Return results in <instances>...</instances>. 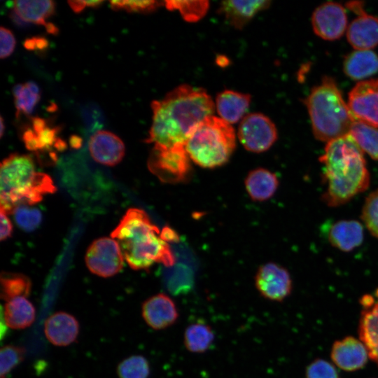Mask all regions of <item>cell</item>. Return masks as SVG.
<instances>
[{
    "mask_svg": "<svg viewBox=\"0 0 378 378\" xmlns=\"http://www.w3.org/2000/svg\"><path fill=\"white\" fill-rule=\"evenodd\" d=\"M152 124L146 142L155 147L186 146L194 128L213 115L215 103L204 90L181 85L151 103Z\"/></svg>",
    "mask_w": 378,
    "mask_h": 378,
    "instance_id": "obj_1",
    "label": "cell"
},
{
    "mask_svg": "<svg viewBox=\"0 0 378 378\" xmlns=\"http://www.w3.org/2000/svg\"><path fill=\"white\" fill-rule=\"evenodd\" d=\"M318 160L326 186L321 200L328 206L343 205L368 188L370 174L366 160L350 134L326 143Z\"/></svg>",
    "mask_w": 378,
    "mask_h": 378,
    "instance_id": "obj_2",
    "label": "cell"
},
{
    "mask_svg": "<svg viewBox=\"0 0 378 378\" xmlns=\"http://www.w3.org/2000/svg\"><path fill=\"white\" fill-rule=\"evenodd\" d=\"M111 237L117 241L124 259L133 270H146L155 263L168 267L174 263L168 242L143 209H129Z\"/></svg>",
    "mask_w": 378,
    "mask_h": 378,
    "instance_id": "obj_3",
    "label": "cell"
},
{
    "mask_svg": "<svg viewBox=\"0 0 378 378\" xmlns=\"http://www.w3.org/2000/svg\"><path fill=\"white\" fill-rule=\"evenodd\" d=\"M55 191L50 176L37 172L29 155L13 153L1 162L0 204L1 210L7 214L20 206L38 203Z\"/></svg>",
    "mask_w": 378,
    "mask_h": 378,
    "instance_id": "obj_4",
    "label": "cell"
},
{
    "mask_svg": "<svg viewBox=\"0 0 378 378\" xmlns=\"http://www.w3.org/2000/svg\"><path fill=\"white\" fill-rule=\"evenodd\" d=\"M303 102L316 139L328 143L349 134L356 118L332 78L325 76Z\"/></svg>",
    "mask_w": 378,
    "mask_h": 378,
    "instance_id": "obj_5",
    "label": "cell"
},
{
    "mask_svg": "<svg viewBox=\"0 0 378 378\" xmlns=\"http://www.w3.org/2000/svg\"><path fill=\"white\" fill-rule=\"evenodd\" d=\"M192 161L204 168H215L226 163L236 146V135L231 124L211 115L192 131L186 143Z\"/></svg>",
    "mask_w": 378,
    "mask_h": 378,
    "instance_id": "obj_6",
    "label": "cell"
},
{
    "mask_svg": "<svg viewBox=\"0 0 378 378\" xmlns=\"http://www.w3.org/2000/svg\"><path fill=\"white\" fill-rule=\"evenodd\" d=\"M148 167L152 174L167 183L186 182L190 179L192 171L190 158L185 146L172 148L153 146Z\"/></svg>",
    "mask_w": 378,
    "mask_h": 378,
    "instance_id": "obj_7",
    "label": "cell"
},
{
    "mask_svg": "<svg viewBox=\"0 0 378 378\" xmlns=\"http://www.w3.org/2000/svg\"><path fill=\"white\" fill-rule=\"evenodd\" d=\"M237 136L245 149L262 153L268 150L276 141L277 130L267 116L253 113L245 115L241 120Z\"/></svg>",
    "mask_w": 378,
    "mask_h": 378,
    "instance_id": "obj_8",
    "label": "cell"
},
{
    "mask_svg": "<svg viewBox=\"0 0 378 378\" xmlns=\"http://www.w3.org/2000/svg\"><path fill=\"white\" fill-rule=\"evenodd\" d=\"M85 260L92 274L104 278L120 272L124 265V257L118 243L108 237L94 240L86 251Z\"/></svg>",
    "mask_w": 378,
    "mask_h": 378,
    "instance_id": "obj_9",
    "label": "cell"
},
{
    "mask_svg": "<svg viewBox=\"0 0 378 378\" xmlns=\"http://www.w3.org/2000/svg\"><path fill=\"white\" fill-rule=\"evenodd\" d=\"M348 106L356 120L378 128V78L357 83L349 93Z\"/></svg>",
    "mask_w": 378,
    "mask_h": 378,
    "instance_id": "obj_10",
    "label": "cell"
},
{
    "mask_svg": "<svg viewBox=\"0 0 378 378\" xmlns=\"http://www.w3.org/2000/svg\"><path fill=\"white\" fill-rule=\"evenodd\" d=\"M255 285L262 297L276 302L286 299L290 294L293 287L288 270L274 262H267L258 268L255 276Z\"/></svg>",
    "mask_w": 378,
    "mask_h": 378,
    "instance_id": "obj_11",
    "label": "cell"
},
{
    "mask_svg": "<svg viewBox=\"0 0 378 378\" xmlns=\"http://www.w3.org/2000/svg\"><path fill=\"white\" fill-rule=\"evenodd\" d=\"M314 33L324 40L340 38L347 27V16L343 6L327 1L318 6L312 15Z\"/></svg>",
    "mask_w": 378,
    "mask_h": 378,
    "instance_id": "obj_12",
    "label": "cell"
},
{
    "mask_svg": "<svg viewBox=\"0 0 378 378\" xmlns=\"http://www.w3.org/2000/svg\"><path fill=\"white\" fill-rule=\"evenodd\" d=\"M141 316L150 328L160 330L172 326L176 322L178 312L171 298L164 293H158L143 302Z\"/></svg>",
    "mask_w": 378,
    "mask_h": 378,
    "instance_id": "obj_13",
    "label": "cell"
},
{
    "mask_svg": "<svg viewBox=\"0 0 378 378\" xmlns=\"http://www.w3.org/2000/svg\"><path fill=\"white\" fill-rule=\"evenodd\" d=\"M330 358L339 368L353 372L365 366L369 355L365 344L360 339L347 336L333 343Z\"/></svg>",
    "mask_w": 378,
    "mask_h": 378,
    "instance_id": "obj_14",
    "label": "cell"
},
{
    "mask_svg": "<svg viewBox=\"0 0 378 378\" xmlns=\"http://www.w3.org/2000/svg\"><path fill=\"white\" fill-rule=\"evenodd\" d=\"M88 148L94 161L107 166L118 164L125 152L122 139L107 130H99L94 133L90 138Z\"/></svg>",
    "mask_w": 378,
    "mask_h": 378,
    "instance_id": "obj_15",
    "label": "cell"
},
{
    "mask_svg": "<svg viewBox=\"0 0 378 378\" xmlns=\"http://www.w3.org/2000/svg\"><path fill=\"white\" fill-rule=\"evenodd\" d=\"M31 125V128L22 133V141L29 150L38 154L50 151L52 148L62 150L66 147L65 142L57 136L59 127L49 126L45 119L39 117L34 118Z\"/></svg>",
    "mask_w": 378,
    "mask_h": 378,
    "instance_id": "obj_16",
    "label": "cell"
},
{
    "mask_svg": "<svg viewBox=\"0 0 378 378\" xmlns=\"http://www.w3.org/2000/svg\"><path fill=\"white\" fill-rule=\"evenodd\" d=\"M80 325L72 314L59 311L49 316L44 323V333L50 343L66 346L76 341Z\"/></svg>",
    "mask_w": 378,
    "mask_h": 378,
    "instance_id": "obj_17",
    "label": "cell"
},
{
    "mask_svg": "<svg viewBox=\"0 0 378 378\" xmlns=\"http://www.w3.org/2000/svg\"><path fill=\"white\" fill-rule=\"evenodd\" d=\"M346 38L356 50H370L378 45V18L360 13L348 26Z\"/></svg>",
    "mask_w": 378,
    "mask_h": 378,
    "instance_id": "obj_18",
    "label": "cell"
},
{
    "mask_svg": "<svg viewBox=\"0 0 378 378\" xmlns=\"http://www.w3.org/2000/svg\"><path fill=\"white\" fill-rule=\"evenodd\" d=\"M327 239L333 247L343 252H350L363 243L364 228L356 220H340L330 225Z\"/></svg>",
    "mask_w": 378,
    "mask_h": 378,
    "instance_id": "obj_19",
    "label": "cell"
},
{
    "mask_svg": "<svg viewBox=\"0 0 378 378\" xmlns=\"http://www.w3.org/2000/svg\"><path fill=\"white\" fill-rule=\"evenodd\" d=\"M269 1H225L219 8L225 20L237 29L243 28L258 13L270 6Z\"/></svg>",
    "mask_w": 378,
    "mask_h": 378,
    "instance_id": "obj_20",
    "label": "cell"
},
{
    "mask_svg": "<svg viewBox=\"0 0 378 378\" xmlns=\"http://www.w3.org/2000/svg\"><path fill=\"white\" fill-rule=\"evenodd\" d=\"M250 102V94L233 90H224L216 96L215 108L220 118L230 124H233L243 119Z\"/></svg>",
    "mask_w": 378,
    "mask_h": 378,
    "instance_id": "obj_21",
    "label": "cell"
},
{
    "mask_svg": "<svg viewBox=\"0 0 378 378\" xmlns=\"http://www.w3.org/2000/svg\"><path fill=\"white\" fill-rule=\"evenodd\" d=\"M343 71L353 80L368 78L378 72V55L371 50L351 52L344 59Z\"/></svg>",
    "mask_w": 378,
    "mask_h": 378,
    "instance_id": "obj_22",
    "label": "cell"
},
{
    "mask_svg": "<svg viewBox=\"0 0 378 378\" xmlns=\"http://www.w3.org/2000/svg\"><path fill=\"white\" fill-rule=\"evenodd\" d=\"M247 193L257 202H262L271 198L279 186L276 175L265 168L251 170L244 181Z\"/></svg>",
    "mask_w": 378,
    "mask_h": 378,
    "instance_id": "obj_23",
    "label": "cell"
},
{
    "mask_svg": "<svg viewBox=\"0 0 378 378\" xmlns=\"http://www.w3.org/2000/svg\"><path fill=\"white\" fill-rule=\"evenodd\" d=\"M358 335L368 350L369 358L378 365V300L371 306L363 308Z\"/></svg>",
    "mask_w": 378,
    "mask_h": 378,
    "instance_id": "obj_24",
    "label": "cell"
},
{
    "mask_svg": "<svg viewBox=\"0 0 378 378\" xmlns=\"http://www.w3.org/2000/svg\"><path fill=\"white\" fill-rule=\"evenodd\" d=\"M13 14L18 20L29 23L44 25L55 10V4L49 0H18L13 2Z\"/></svg>",
    "mask_w": 378,
    "mask_h": 378,
    "instance_id": "obj_25",
    "label": "cell"
},
{
    "mask_svg": "<svg viewBox=\"0 0 378 378\" xmlns=\"http://www.w3.org/2000/svg\"><path fill=\"white\" fill-rule=\"evenodd\" d=\"M2 319L11 329L21 330L31 326L35 321L36 309L25 297L10 300L2 309Z\"/></svg>",
    "mask_w": 378,
    "mask_h": 378,
    "instance_id": "obj_26",
    "label": "cell"
},
{
    "mask_svg": "<svg viewBox=\"0 0 378 378\" xmlns=\"http://www.w3.org/2000/svg\"><path fill=\"white\" fill-rule=\"evenodd\" d=\"M215 335L211 328L202 321L189 325L184 332L183 342L188 351L201 354L212 345Z\"/></svg>",
    "mask_w": 378,
    "mask_h": 378,
    "instance_id": "obj_27",
    "label": "cell"
},
{
    "mask_svg": "<svg viewBox=\"0 0 378 378\" xmlns=\"http://www.w3.org/2000/svg\"><path fill=\"white\" fill-rule=\"evenodd\" d=\"M13 94L17 117L30 115L41 98L39 87L33 81L15 85Z\"/></svg>",
    "mask_w": 378,
    "mask_h": 378,
    "instance_id": "obj_28",
    "label": "cell"
},
{
    "mask_svg": "<svg viewBox=\"0 0 378 378\" xmlns=\"http://www.w3.org/2000/svg\"><path fill=\"white\" fill-rule=\"evenodd\" d=\"M1 298L8 302L20 297H27L31 290V281L22 274L3 272L1 274Z\"/></svg>",
    "mask_w": 378,
    "mask_h": 378,
    "instance_id": "obj_29",
    "label": "cell"
},
{
    "mask_svg": "<svg viewBox=\"0 0 378 378\" xmlns=\"http://www.w3.org/2000/svg\"><path fill=\"white\" fill-rule=\"evenodd\" d=\"M349 134L363 153L378 160V128L356 120Z\"/></svg>",
    "mask_w": 378,
    "mask_h": 378,
    "instance_id": "obj_30",
    "label": "cell"
},
{
    "mask_svg": "<svg viewBox=\"0 0 378 378\" xmlns=\"http://www.w3.org/2000/svg\"><path fill=\"white\" fill-rule=\"evenodd\" d=\"M164 6L169 10H178L187 22H194L201 19L207 12V1H166Z\"/></svg>",
    "mask_w": 378,
    "mask_h": 378,
    "instance_id": "obj_31",
    "label": "cell"
},
{
    "mask_svg": "<svg viewBox=\"0 0 378 378\" xmlns=\"http://www.w3.org/2000/svg\"><path fill=\"white\" fill-rule=\"evenodd\" d=\"M119 378H148L150 365L141 355H133L122 360L117 366Z\"/></svg>",
    "mask_w": 378,
    "mask_h": 378,
    "instance_id": "obj_32",
    "label": "cell"
},
{
    "mask_svg": "<svg viewBox=\"0 0 378 378\" xmlns=\"http://www.w3.org/2000/svg\"><path fill=\"white\" fill-rule=\"evenodd\" d=\"M26 355L23 346L7 344L0 350V378H6L9 372L21 363Z\"/></svg>",
    "mask_w": 378,
    "mask_h": 378,
    "instance_id": "obj_33",
    "label": "cell"
},
{
    "mask_svg": "<svg viewBox=\"0 0 378 378\" xmlns=\"http://www.w3.org/2000/svg\"><path fill=\"white\" fill-rule=\"evenodd\" d=\"M361 218L372 235L378 239V188L365 198Z\"/></svg>",
    "mask_w": 378,
    "mask_h": 378,
    "instance_id": "obj_34",
    "label": "cell"
},
{
    "mask_svg": "<svg viewBox=\"0 0 378 378\" xmlns=\"http://www.w3.org/2000/svg\"><path fill=\"white\" fill-rule=\"evenodd\" d=\"M13 214L18 227L26 232L36 230L42 220L41 211L28 206H20L14 210Z\"/></svg>",
    "mask_w": 378,
    "mask_h": 378,
    "instance_id": "obj_35",
    "label": "cell"
},
{
    "mask_svg": "<svg viewBox=\"0 0 378 378\" xmlns=\"http://www.w3.org/2000/svg\"><path fill=\"white\" fill-rule=\"evenodd\" d=\"M162 2L158 1H110V6L115 10H123L127 12L148 13L157 9Z\"/></svg>",
    "mask_w": 378,
    "mask_h": 378,
    "instance_id": "obj_36",
    "label": "cell"
},
{
    "mask_svg": "<svg viewBox=\"0 0 378 378\" xmlns=\"http://www.w3.org/2000/svg\"><path fill=\"white\" fill-rule=\"evenodd\" d=\"M306 378H339L335 367L321 358L312 361L306 369Z\"/></svg>",
    "mask_w": 378,
    "mask_h": 378,
    "instance_id": "obj_37",
    "label": "cell"
},
{
    "mask_svg": "<svg viewBox=\"0 0 378 378\" xmlns=\"http://www.w3.org/2000/svg\"><path fill=\"white\" fill-rule=\"evenodd\" d=\"M0 43L1 58L8 57L15 50L16 41L13 32L4 27L0 29Z\"/></svg>",
    "mask_w": 378,
    "mask_h": 378,
    "instance_id": "obj_38",
    "label": "cell"
},
{
    "mask_svg": "<svg viewBox=\"0 0 378 378\" xmlns=\"http://www.w3.org/2000/svg\"><path fill=\"white\" fill-rule=\"evenodd\" d=\"M104 1H69L68 4L71 10L76 13L82 12L86 8H96L99 6Z\"/></svg>",
    "mask_w": 378,
    "mask_h": 378,
    "instance_id": "obj_39",
    "label": "cell"
},
{
    "mask_svg": "<svg viewBox=\"0 0 378 378\" xmlns=\"http://www.w3.org/2000/svg\"><path fill=\"white\" fill-rule=\"evenodd\" d=\"M13 232V225L8 214L1 210V233L0 239L4 241L9 238Z\"/></svg>",
    "mask_w": 378,
    "mask_h": 378,
    "instance_id": "obj_40",
    "label": "cell"
},
{
    "mask_svg": "<svg viewBox=\"0 0 378 378\" xmlns=\"http://www.w3.org/2000/svg\"><path fill=\"white\" fill-rule=\"evenodd\" d=\"M24 44L27 50H43L47 47L48 42L44 38L34 37L26 40Z\"/></svg>",
    "mask_w": 378,
    "mask_h": 378,
    "instance_id": "obj_41",
    "label": "cell"
},
{
    "mask_svg": "<svg viewBox=\"0 0 378 378\" xmlns=\"http://www.w3.org/2000/svg\"><path fill=\"white\" fill-rule=\"evenodd\" d=\"M161 236L162 239L167 242L178 240V234L173 229L170 228L168 226H166L162 229L161 232Z\"/></svg>",
    "mask_w": 378,
    "mask_h": 378,
    "instance_id": "obj_42",
    "label": "cell"
},
{
    "mask_svg": "<svg viewBox=\"0 0 378 378\" xmlns=\"http://www.w3.org/2000/svg\"><path fill=\"white\" fill-rule=\"evenodd\" d=\"M346 6L357 15L365 12L364 3L360 1H351L346 3Z\"/></svg>",
    "mask_w": 378,
    "mask_h": 378,
    "instance_id": "obj_43",
    "label": "cell"
},
{
    "mask_svg": "<svg viewBox=\"0 0 378 378\" xmlns=\"http://www.w3.org/2000/svg\"><path fill=\"white\" fill-rule=\"evenodd\" d=\"M70 142L72 146L78 147L80 145L81 139L77 136H72Z\"/></svg>",
    "mask_w": 378,
    "mask_h": 378,
    "instance_id": "obj_44",
    "label": "cell"
},
{
    "mask_svg": "<svg viewBox=\"0 0 378 378\" xmlns=\"http://www.w3.org/2000/svg\"><path fill=\"white\" fill-rule=\"evenodd\" d=\"M4 130H5L4 122L3 117L1 116V120H0V136H1V137L4 135Z\"/></svg>",
    "mask_w": 378,
    "mask_h": 378,
    "instance_id": "obj_45",
    "label": "cell"
}]
</instances>
